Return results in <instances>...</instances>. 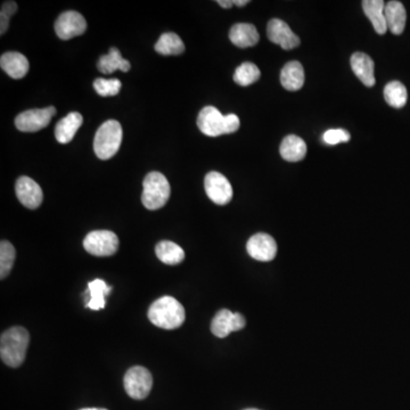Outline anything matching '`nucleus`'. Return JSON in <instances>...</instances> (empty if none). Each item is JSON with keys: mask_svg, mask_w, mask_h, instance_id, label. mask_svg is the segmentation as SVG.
Masks as SVG:
<instances>
[{"mask_svg": "<svg viewBox=\"0 0 410 410\" xmlns=\"http://www.w3.org/2000/svg\"><path fill=\"white\" fill-rule=\"evenodd\" d=\"M30 343V334L24 327L14 326L7 329L0 338V357L7 366L17 368L25 361Z\"/></svg>", "mask_w": 410, "mask_h": 410, "instance_id": "nucleus-1", "label": "nucleus"}, {"mask_svg": "<svg viewBox=\"0 0 410 410\" xmlns=\"http://www.w3.org/2000/svg\"><path fill=\"white\" fill-rule=\"evenodd\" d=\"M186 318L185 309L177 299L166 295L154 301L148 309V320L163 329H179Z\"/></svg>", "mask_w": 410, "mask_h": 410, "instance_id": "nucleus-2", "label": "nucleus"}, {"mask_svg": "<svg viewBox=\"0 0 410 410\" xmlns=\"http://www.w3.org/2000/svg\"><path fill=\"white\" fill-rule=\"evenodd\" d=\"M123 127L116 120H109L98 128L94 139L95 154L100 160L114 157L123 141Z\"/></svg>", "mask_w": 410, "mask_h": 410, "instance_id": "nucleus-3", "label": "nucleus"}, {"mask_svg": "<svg viewBox=\"0 0 410 410\" xmlns=\"http://www.w3.org/2000/svg\"><path fill=\"white\" fill-rule=\"evenodd\" d=\"M143 187L141 202L148 210H159L169 200L171 188L166 175L162 173L157 171L148 173L145 177Z\"/></svg>", "mask_w": 410, "mask_h": 410, "instance_id": "nucleus-4", "label": "nucleus"}, {"mask_svg": "<svg viewBox=\"0 0 410 410\" xmlns=\"http://www.w3.org/2000/svg\"><path fill=\"white\" fill-rule=\"evenodd\" d=\"M123 386L125 392L130 398L135 400H143L148 398L152 386H153V377L150 370L145 367H132L125 373L123 379Z\"/></svg>", "mask_w": 410, "mask_h": 410, "instance_id": "nucleus-5", "label": "nucleus"}, {"mask_svg": "<svg viewBox=\"0 0 410 410\" xmlns=\"http://www.w3.org/2000/svg\"><path fill=\"white\" fill-rule=\"evenodd\" d=\"M84 248L95 257H111L119 249V238L110 230H94L86 236Z\"/></svg>", "mask_w": 410, "mask_h": 410, "instance_id": "nucleus-6", "label": "nucleus"}, {"mask_svg": "<svg viewBox=\"0 0 410 410\" xmlns=\"http://www.w3.org/2000/svg\"><path fill=\"white\" fill-rule=\"evenodd\" d=\"M55 114H56V109L54 107L25 111L16 116V128L23 132H39L49 125L50 120Z\"/></svg>", "mask_w": 410, "mask_h": 410, "instance_id": "nucleus-7", "label": "nucleus"}, {"mask_svg": "<svg viewBox=\"0 0 410 410\" xmlns=\"http://www.w3.org/2000/svg\"><path fill=\"white\" fill-rule=\"evenodd\" d=\"M87 21L80 13L68 10L61 14L55 22V32L62 40H70L85 33Z\"/></svg>", "mask_w": 410, "mask_h": 410, "instance_id": "nucleus-8", "label": "nucleus"}, {"mask_svg": "<svg viewBox=\"0 0 410 410\" xmlns=\"http://www.w3.org/2000/svg\"><path fill=\"white\" fill-rule=\"evenodd\" d=\"M205 191L213 203L226 205L232 198V187L225 175L216 171H211L204 179Z\"/></svg>", "mask_w": 410, "mask_h": 410, "instance_id": "nucleus-9", "label": "nucleus"}, {"mask_svg": "<svg viewBox=\"0 0 410 410\" xmlns=\"http://www.w3.org/2000/svg\"><path fill=\"white\" fill-rule=\"evenodd\" d=\"M245 318L242 313H232L228 309L218 311L211 323V332L219 338H225L232 332L244 329Z\"/></svg>", "mask_w": 410, "mask_h": 410, "instance_id": "nucleus-10", "label": "nucleus"}, {"mask_svg": "<svg viewBox=\"0 0 410 410\" xmlns=\"http://www.w3.org/2000/svg\"><path fill=\"white\" fill-rule=\"evenodd\" d=\"M267 36L271 42L279 45L283 49L291 50L300 46V38L282 19H270L267 26Z\"/></svg>", "mask_w": 410, "mask_h": 410, "instance_id": "nucleus-11", "label": "nucleus"}, {"mask_svg": "<svg viewBox=\"0 0 410 410\" xmlns=\"http://www.w3.org/2000/svg\"><path fill=\"white\" fill-rule=\"evenodd\" d=\"M246 250L250 257L253 258L254 260L268 262L275 259L277 254V244L271 236L265 232H258L249 239Z\"/></svg>", "mask_w": 410, "mask_h": 410, "instance_id": "nucleus-12", "label": "nucleus"}, {"mask_svg": "<svg viewBox=\"0 0 410 410\" xmlns=\"http://www.w3.org/2000/svg\"><path fill=\"white\" fill-rule=\"evenodd\" d=\"M198 127L209 137L226 135V116L214 107H205L198 114Z\"/></svg>", "mask_w": 410, "mask_h": 410, "instance_id": "nucleus-13", "label": "nucleus"}, {"mask_svg": "<svg viewBox=\"0 0 410 410\" xmlns=\"http://www.w3.org/2000/svg\"><path fill=\"white\" fill-rule=\"evenodd\" d=\"M16 196L19 202L28 209L35 210L40 207L44 200V193L40 186L26 175L19 177L15 185Z\"/></svg>", "mask_w": 410, "mask_h": 410, "instance_id": "nucleus-14", "label": "nucleus"}, {"mask_svg": "<svg viewBox=\"0 0 410 410\" xmlns=\"http://www.w3.org/2000/svg\"><path fill=\"white\" fill-rule=\"evenodd\" d=\"M229 39L239 48L253 47L259 42L260 36L257 28L250 23H236L229 31Z\"/></svg>", "mask_w": 410, "mask_h": 410, "instance_id": "nucleus-15", "label": "nucleus"}, {"mask_svg": "<svg viewBox=\"0 0 410 410\" xmlns=\"http://www.w3.org/2000/svg\"><path fill=\"white\" fill-rule=\"evenodd\" d=\"M351 68L357 78L366 87H373L375 85V75H374V61L367 54L354 53L351 56Z\"/></svg>", "mask_w": 410, "mask_h": 410, "instance_id": "nucleus-16", "label": "nucleus"}, {"mask_svg": "<svg viewBox=\"0 0 410 410\" xmlns=\"http://www.w3.org/2000/svg\"><path fill=\"white\" fill-rule=\"evenodd\" d=\"M1 69L13 79L24 78L29 71V61L23 54L8 52L0 57Z\"/></svg>", "mask_w": 410, "mask_h": 410, "instance_id": "nucleus-17", "label": "nucleus"}, {"mask_svg": "<svg viewBox=\"0 0 410 410\" xmlns=\"http://www.w3.org/2000/svg\"><path fill=\"white\" fill-rule=\"evenodd\" d=\"M84 123V118L78 112L69 113L58 121L55 128V137L61 144H68L74 138L79 128Z\"/></svg>", "mask_w": 410, "mask_h": 410, "instance_id": "nucleus-18", "label": "nucleus"}, {"mask_svg": "<svg viewBox=\"0 0 410 410\" xmlns=\"http://www.w3.org/2000/svg\"><path fill=\"white\" fill-rule=\"evenodd\" d=\"M363 12L365 15L368 17L376 33L379 35H386L388 31V25H386V3L382 0H363Z\"/></svg>", "mask_w": 410, "mask_h": 410, "instance_id": "nucleus-19", "label": "nucleus"}, {"mask_svg": "<svg viewBox=\"0 0 410 410\" xmlns=\"http://www.w3.org/2000/svg\"><path fill=\"white\" fill-rule=\"evenodd\" d=\"M386 19L388 30L393 35L399 36L404 32L407 21V13L406 8L400 1H388L386 5Z\"/></svg>", "mask_w": 410, "mask_h": 410, "instance_id": "nucleus-20", "label": "nucleus"}, {"mask_svg": "<svg viewBox=\"0 0 410 410\" xmlns=\"http://www.w3.org/2000/svg\"><path fill=\"white\" fill-rule=\"evenodd\" d=\"M281 82L286 90H300L304 84V70L302 64L298 61H292L285 64L281 73Z\"/></svg>", "mask_w": 410, "mask_h": 410, "instance_id": "nucleus-21", "label": "nucleus"}, {"mask_svg": "<svg viewBox=\"0 0 410 410\" xmlns=\"http://www.w3.org/2000/svg\"><path fill=\"white\" fill-rule=\"evenodd\" d=\"M281 155L288 162H299L307 155V144L302 138L295 135H288L284 138L281 145Z\"/></svg>", "mask_w": 410, "mask_h": 410, "instance_id": "nucleus-22", "label": "nucleus"}, {"mask_svg": "<svg viewBox=\"0 0 410 410\" xmlns=\"http://www.w3.org/2000/svg\"><path fill=\"white\" fill-rule=\"evenodd\" d=\"M111 291L112 287L107 285L103 279L96 278L93 282L88 283V290L85 294L89 295V300L86 303V307L96 311L104 309L107 304L105 297L110 294Z\"/></svg>", "mask_w": 410, "mask_h": 410, "instance_id": "nucleus-23", "label": "nucleus"}, {"mask_svg": "<svg viewBox=\"0 0 410 410\" xmlns=\"http://www.w3.org/2000/svg\"><path fill=\"white\" fill-rule=\"evenodd\" d=\"M130 63L125 60L118 48H111L107 55L100 57L97 63L100 72L104 74H112L116 70H121L123 72H128L130 70Z\"/></svg>", "mask_w": 410, "mask_h": 410, "instance_id": "nucleus-24", "label": "nucleus"}, {"mask_svg": "<svg viewBox=\"0 0 410 410\" xmlns=\"http://www.w3.org/2000/svg\"><path fill=\"white\" fill-rule=\"evenodd\" d=\"M155 253L159 260L169 266H175L185 259V252L173 242L162 241L157 245Z\"/></svg>", "mask_w": 410, "mask_h": 410, "instance_id": "nucleus-25", "label": "nucleus"}, {"mask_svg": "<svg viewBox=\"0 0 410 410\" xmlns=\"http://www.w3.org/2000/svg\"><path fill=\"white\" fill-rule=\"evenodd\" d=\"M157 53L161 55H180L185 52V45L182 38L173 32H166L161 36L160 39L155 44Z\"/></svg>", "mask_w": 410, "mask_h": 410, "instance_id": "nucleus-26", "label": "nucleus"}, {"mask_svg": "<svg viewBox=\"0 0 410 410\" xmlns=\"http://www.w3.org/2000/svg\"><path fill=\"white\" fill-rule=\"evenodd\" d=\"M384 98L390 107L401 109L407 103V89L400 81L388 82L384 88Z\"/></svg>", "mask_w": 410, "mask_h": 410, "instance_id": "nucleus-27", "label": "nucleus"}, {"mask_svg": "<svg viewBox=\"0 0 410 410\" xmlns=\"http://www.w3.org/2000/svg\"><path fill=\"white\" fill-rule=\"evenodd\" d=\"M261 72L255 64L250 62H245L238 66L234 73V81L242 87L252 85L260 79Z\"/></svg>", "mask_w": 410, "mask_h": 410, "instance_id": "nucleus-28", "label": "nucleus"}, {"mask_svg": "<svg viewBox=\"0 0 410 410\" xmlns=\"http://www.w3.org/2000/svg\"><path fill=\"white\" fill-rule=\"evenodd\" d=\"M15 249L8 241L0 243V278L5 279L10 275L15 262Z\"/></svg>", "mask_w": 410, "mask_h": 410, "instance_id": "nucleus-29", "label": "nucleus"}, {"mask_svg": "<svg viewBox=\"0 0 410 410\" xmlns=\"http://www.w3.org/2000/svg\"><path fill=\"white\" fill-rule=\"evenodd\" d=\"M121 87H123V84L118 79L107 80V79L98 78L94 81L95 90L102 97L116 96L119 94Z\"/></svg>", "mask_w": 410, "mask_h": 410, "instance_id": "nucleus-30", "label": "nucleus"}, {"mask_svg": "<svg viewBox=\"0 0 410 410\" xmlns=\"http://www.w3.org/2000/svg\"><path fill=\"white\" fill-rule=\"evenodd\" d=\"M323 139L326 144L336 145L350 141L351 136L343 129H331L324 134Z\"/></svg>", "mask_w": 410, "mask_h": 410, "instance_id": "nucleus-31", "label": "nucleus"}, {"mask_svg": "<svg viewBox=\"0 0 410 410\" xmlns=\"http://www.w3.org/2000/svg\"><path fill=\"white\" fill-rule=\"evenodd\" d=\"M239 125H241V121L236 114L226 116V134L237 132Z\"/></svg>", "mask_w": 410, "mask_h": 410, "instance_id": "nucleus-32", "label": "nucleus"}, {"mask_svg": "<svg viewBox=\"0 0 410 410\" xmlns=\"http://www.w3.org/2000/svg\"><path fill=\"white\" fill-rule=\"evenodd\" d=\"M16 10H17V5H16L15 1H6V3H3V6H1L0 15L6 16V17L10 19V17L15 14Z\"/></svg>", "mask_w": 410, "mask_h": 410, "instance_id": "nucleus-33", "label": "nucleus"}, {"mask_svg": "<svg viewBox=\"0 0 410 410\" xmlns=\"http://www.w3.org/2000/svg\"><path fill=\"white\" fill-rule=\"evenodd\" d=\"M216 3H219L223 8H230L234 6V1L232 0H218Z\"/></svg>", "mask_w": 410, "mask_h": 410, "instance_id": "nucleus-34", "label": "nucleus"}, {"mask_svg": "<svg viewBox=\"0 0 410 410\" xmlns=\"http://www.w3.org/2000/svg\"><path fill=\"white\" fill-rule=\"evenodd\" d=\"M249 3H250L249 0H234V5H236V6L238 7L245 6V5H248Z\"/></svg>", "mask_w": 410, "mask_h": 410, "instance_id": "nucleus-35", "label": "nucleus"}, {"mask_svg": "<svg viewBox=\"0 0 410 410\" xmlns=\"http://www.w3.org/2000/svg\"><path fill=\"white\" fill-rule=\"evenodd\" d=\"M80 410H107V409H104V408H84V409H80Z\"/></svg>", "mask_w": 410, "mask_h": 410, "instance_id": "nucleus-36", "label": "nucleus"}, {"mask_svg": "<svg viewBox=\"0 0 410 410\" xmlns=\"http://www.w3.org/2000/svg\"><path fill=\"white\" fill-rule=\"evenodd\" d=\"M245 410H259V409H253V408H250V409H245Z\"/></svg>", "mask_w": 410, "mask_h": 410, "instance_id": "nucleus-37", "label": "nucleus"}]
</instances>
